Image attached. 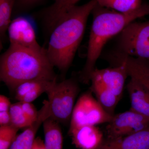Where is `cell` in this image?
<instances>
[{"mask_svg":"<svg viewBox=\"0 0 149 149\" xmlns=\"http://www.w3.org/2000/svg\"><path fill=\"white\" fill-rule=\"evenodd\" d=\"M97 5L91 0L75 6L62 17L50 33L47 54L54 67L65 74L72 64L85 33L89 15Z\"/></svg>","mask_w":149,"mask_h":149,"instance_id":"1","label":"cell"},{"mask_svg":"<svg viewBox=\"0 0 149 149\" xmlns=\"http://www.w3.org/2000/svg\"><path fill=\"white\" fill-rule=\"evenodd\" d=\"M93 22L88 41L87 58L78 80L90 83L91 74L95 69L97 61L106 44L112 37L120 34L127 25L137 19L149 15V4L144 3L133 11L121 13L96 5L92 11Z\"/></svg>","mask_w":149,"mask_h":149,"instance_id":"2","label":"cell"},{"mask_svg":"<svg viewBox=\"0 0 149 149\" xmlns=\"http://www.w3.org/2000/svg\"><path fill=\"white\" fill-rule=\"evenodd\" d=\"M54 68L46 49L10 45L0 58V79L14 91L19 84L28 80L56 79Z\"/></svg>","mask_w":149,"mask_h":149,"instance_id":"3","label":"cell"},{"mask_svg":"<svg viewBox=\"0 0 149 149\" xmlns=\"http://www.w3.org/2000/svg\"><path fill=\"white\" fill-rule=\"evenodd\" d=\"M127 56L149 61V20L133 21L120 32L116 50L110 61L115 66Z\"/></svg>","mask_w":149,"mask_h":149,"instance_id":"4","label":"cell"},{"mask_svg":"<svg viewBox=\"0 0 149 149\" xmlns=\"http://www.w3.org/2000/svg\"><path fill=\"white\" fill-rule=\"evenodd\" d=\"M80 91L78 82L71 78L56 82L46 93L50 111V118L59 123L70 122L75 101Z\"/></svg>","mask_w":149,"mask_h":149,"instance_id":"5","label":"cell"},{"mask_svg":"<svg viewBox=\"0 0 149 149\" xmlns=\"http://www.w3.org/2000/svg\"><path fill=\"white\" fill-rule=\"evenodd\" d=\"M113 116L104 109L89 89L80 96L75 104L69 131L84 125L108 123Z\"/></svg>","mask_w":149,"mask_h":149,"instance_id":"6","label":"cell"},{"mask_svg":"<svg viewBox=\"0 0 149 149\" xmlns=\"http://www.w3.org/2000/svg\"><path fill=\"white\" fill-rule=\"evenodd\" d=\"M149 127V119L130 109L114 114L106 127L107 139L122 138Z\"/></svg>","mask_w":149,"mask_h":149,"instance_id":"7","label":"cell"},{"mask_svg":"<svg viewBox=\"0 0 149 149\" xmlns=\"http://www.w3.org/2000/svg\"><path fill=\"white\" fill-rule=\"evenodd\" d=\"M7 32L11 45L34 49L42 48L37 42L34 26L23 17L12 20Z\"/></svg>","mask_w":149,"mask_h":149,"instance_id":"8","label":"cell"},{"mask_svg":"<svg viewBox=\"0 0 149 149\" xmlns=\"http://www.w3.org/2000/svg\"><path fill=\"white\" fill-rule=\"evenodd\" d=\"M127 76L126 63L123 60L118 65L112 67L101 69L96 68L91 74V79L99 81L120 100Z\"/></svg>","mask_w":149,"mask_h":149,"instance_id":"9","label":"cell"},{"mask_svg":"<svg viewBox=\"0 0 149 149\" xmlns=\"http://www.w3.org/2000/svg\"><path fill=\"white\" fill-rule=\"evenodd\" d=\"M72 143L80 149H96L104 141L103 134L96 125H84L68 131Z\"/></svg>","mask_w":149,"mask_h":149,"instance_id":"10","label":"cell"},{"mask_svg":"<svg viewBox=\"0 0 149 149\" xmlns=\"http://www.w3.org/2000/svg\"><path fill=\"white\" fill-rule=\"evenodd\" d=\"M96 149H149V127L125 137L104 140Z\"/></svg>","mask_w":149,"mask_h":149,"instance_id":"11","label":"cell"},{"mask_svg":"<svg viewBox=\"0 0 149 149\" xmlns=\"http://www.w3.org/2000/svg\"><path fill=\"white\" fill-rule=\"evenodd\" d=\"M57 82L54 80L39 79L28 80L19 84L15 88V97L18 102H31L43 93H46Z\"/></svg>","mask_w":149,"mask_h":149,"instance_id":"12","label":"cell"},{"mask_svg":"<svg viewBox=\"0 0 149 149\" xmlns=\"http://www.w3.org/2000/svg\"><path fill=\"white\" fill-rule=\"evenodd\" d=\"M49 105L47 100L43 102V106L38 111V117L29 127L18 136L13 143L16 149H32L35 136L42 124L50 117Z\"/></svg>","mask_w":149,"mask_h":149,"instance_id":"13","label":"cell"},{"mask_svg":"<svg viewBox=\"0 0 149 149\" xmlns=\"http://www.w3.org/2000/svg\"><path fill=\"white\" fill-rule=\"evenodd\" d=\"M126 88L130 97V109L149 119V91L133 78H130Z\"/></svg>","mask_w":149,"mask_h":149,"instance_id":"14","label":"cell"},{"mask_svg":"<svg viewBox=\"0 0 149 149\" xmlns=\"http://www.w3.org/2000/svg\"><path fill=\"white\" fill-rule=\"evenodd\" d=\"M125 61L128 76L139 81L149 92V61L143 59L127 56Z\"/></svg>","mask_w":149,"mask_h":149,"instance_id":"15","label":"cell"},{"mask_svg":"<svg viewBox=\"0 0 149 149\" xmlns=\"http://www.w3.org/2000/svg\"><path fill=\"white\" fill-rule=\"evenodd\" d=\"M90 82L91 85L90 89L99 103L108 113L114 115L115 110L120 100L97 80L91 78Z\"/></svg>","mask_w":149,"mask_h":149,"instance_id":"16","label":"cell"},{"mask_svg":"<svg viewBox=\"0 0 149 149\" xmlns=\"http://www.w3.org/2000/svg\"><path fill=\"white\" fill-rule=\"evenodd\" d=\"M46 149H63V137L59 123L49 117L43 123Z\"/></svg>","mask_w":149,"mask_h":149,"instance_id":"17","label":"cell"},{"mask_svg":"<svg viewBox=\"0 0 149 149\" xmlns=\"http://www.w3.org/2000/svg\"><path fill=\"white\" fill-rule=\"evenodd\" d=\"M98 5L112 10L126 13L141 8L143 0H95Z\"/></svg>","mask_w":149,"mask_h":149,"instance_id":"18","label":"cell"},{"mask_svg":"<svg viewBox=\"0 0 149 149\" xmlns=\"http://www.w3.org/2000/svg\"><path fill=\"white\" fill-rule=\"evenodd\" d=\"M15 0H0V36L4 39L11 22Z\"/></svg>","mask_w":149,"mask_h":149,"instance_id":"19","label":"cell"},{"mask_svg":"<svg viewBox=\"0 0 149 149\" xmlns=\"http://www.w3.org/2000/svg\"><path fill=\"white\" fill-rule=\"evenodd\" d=\"M9 111L11 125L15 128L19 129L27 128L34 122L29 119L24 113L19 102L12 104Z\"/></svg>","mask_w":149,"mask_h":149,"instance_id":"20","label":"cell"},{"mask_svg":"<svg viewBox=\"0 0 149 149\" xmlns=\"http://www.w3.org/2000/svg\"><path fill=\"white\" fill-rule=\"evenodd\" d=\"M19 130L11 125L0 126V149H9Z\"/></svg>","mask_w":149,"mask_h":149,"instance_id":"21","label":"cell"},{"mask_svg":"<svg viewBox=\"0 0 149 149\" xmlns=\"http://www.w3.org/2000/svg\"><path fill=\"white\" fill-rule=\"evenodd\" d=\"M19 102L22 110L27 117L33 122L37 120L39 111H37L35 106L31 102Z\"/></svg>","mask_w":149,"mask_h":149,"instance_id":"22","label":"cell"},{"mask_svg":"<svg viewBox=\"0 0 149 149\" xmlns=\"http://www.w3.org/2000/svg\"><path fill=\"white\" fill-rule=\"evenodd\" d=\"M42 0H15V6L20 11H25L32 8Z\"/></svg>","mask_w":149,"mask_h":149,"instance_id":"23","label":"cell"},{"mask_svg":"<svg viewBox=\"0 0 149 149\" xmlns=\"http://www.w3.org/2000/svg\"><path fill=\"white\" fill-rule=\"evenodd\" d=\"M11 125L9 111H0V126Z\"/></svg>","mask_w":149,"mask_h":149,"instance_id":"24","label":"cell"},{"mask_svg":"<svg viewBox=\"0 0 149 149\" xmlns=\"http://www.w3.org/2000/svg\"><path fill=\"white\" fill-rule=\"evenodd\" d=\"M11 105L8 98L3 95H0V111H9Z\"/></svg>","mask_w":149,"mask_h":149,"instance_id":"25","label":"cell"},{"mask_svg":"<svg viewBox=\"0 0 149 149\" xmlns=\"http://www.w3.org/2000/svg\"><path fill=\"white\" fill-rule=\"evenodd\" d=\"M32 149H46L42 140L39 137L36 138Z\"/></svg>","mask_w":149,"mask_h":149,"instance_id":"26","label":"cell"},{"mask_svg":"<svg viewBox=\"0 0 149 149\" xmlns=\"http://www.w3.org/2000/svg\"><path fill=\"white\" fill-rule=\"evenodd\" d=\"M80 0H65V2L68 6L72 7L76 5V4Z\"/></svg>","mask_w":149,"mask_h":149,"instance_id":"27","label":"cell"},{"mask_svg":"<svg viewBox=\"0 0 149 149\" xmlns=\"http://www.w3.org/2000/svg\"><path fill=\"white\" fill-rule=\"evenodd\" d=\"M9 149H16V148H15V147L14 146L13 144H12L10 148Z\"/></svg>","mask_w":149,"mask_h":149,"instance_id":"28","label":"cell"},{"mask_svg":"<svg viewBox=\"0 0 149 149\" xmlns=\"http://www.w3.org/2000/svg\"><path fill=\"white\" fill-rule=\"evenodd\" d=\"M55 1H56V0H55Z\"/></svg>","mask_w":149,"mask_h":149,"instance_id":"29","label":"cell"}]
</instances>
